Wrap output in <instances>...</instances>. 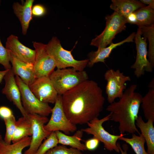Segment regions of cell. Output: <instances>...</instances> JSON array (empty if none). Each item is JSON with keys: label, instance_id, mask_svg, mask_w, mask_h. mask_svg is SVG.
Instances as JSON below:
<instances>
[{"label": "cell", "instance_id": "83f0119b", "mask_svg": "<svg viewBox=\"0 0 154 154\" xmlns=\"http://www.w3.org/2000/svg\"><path fill=\"white\" fill-rule=\"evenodd\" d=\"M58 143L55 132H52L46 139L41 143L35 154H45Z\"/></svg>", "mask_w": 154, "mask_h": 154}, {"label": "cell", "instance_id": "5b68a950", "mask_svg": "<svg viewBox=\"0 0 154 154\" xmlns=\"http://www.w3.org/2000/svg\"><path fill=\"white\" fill-rule=\"evenodd\" d=\"M106 27L103 32L93 39L90 45L95 46L98 49L106 47L112 42L117 34L125 30L126 19L118 13L114 12L111 15L105 17Z\"/></svg>", "mask_w": 154, "mask_h": 154}, {"label": "cell", "instance_id": "277c9868", "mask_svg": "<svg viewBox=\"0 0 154 154\" xmlns=\"http://www.w3.org/2000/svg\"><path fill=\"white\" fill-rule=\"evenodd\" d=\"M49 77L58 94L60 95L88 78L86 72L73 68L57 69Z\"/></svg>", "mask_w": 154, "mask_h": 154}, {"label": "cell", "instance_id": "7402d4cb", "mask_svg": "<svg viewBox=\"0 0 154 154\" xmlns=\"http://www.w3.org/2000/svg\"><path fill=\"white\" fill-rule=\"evenodd\" d=\"M32 134V125L30 120L23 116L16 121L12 142L15 143L25 137H31Z\"/></svg>", "mask_w": 154, "mask_h": 154}, {"label": "cell", "instance_id": "ffe728a7", "mask_svg": "<svg viewBox=\"0 0 154 154\" xmlns=\"http://www.w3.org/2000/svg\"><path fill=\"white\" fill-rule=\"evenodd\" d=\"M154 121L151 119L145 122L140 116H138L135 121L136 126L140 129L146 143L149 154H154Z\"/></svg>", "mask_w": 154, "mask_h": 154}, {"label": "cell", "instance_id": "d4e9b609", "mask_svg": "<svg viewBox=\"0 0 154 154\" xmlns=\"http://www.w3.org/2000/svg\"><path fill=\"white\" fill-rule=\"evenodd\" d=\"M141 107L145 118L154 121V88H149L143 97Z\"/></svg>", "mask_w": 154, "mask_h": 154}, {"label": "cell", "instance_id": "603a6c76", "mask_svg": "<svg viewBox=\"0 0 154 154\" xmlns=\"http://www.w3.org/2000/svg\"><path fill=\"white\" fill-rule=\"evenodd\" d=\"M31 139V137H26L10 144L6 143L3 139L0 140V154H22L23 149L29 146Z\"/></svg>", "mask_w": 154, "mask_h": 154}, {"label": "cell", "instance_id": "9a60e30c", "mask_svg": "<svg viewBox=\"0 0 154 154\" xmlns=\"http://www.w3.org/2000/svg\"><path fill=\"white\" fill-rule=\"evenodd\" d=\"M5 47L10 53L18 59L33 64L36 55L35 50L23 44L17 36L11 35L7 37Z\"/></svg>", "mask_w": 154, "mask_h": 154}, {"label": "cell", "instance_id": "ba28073f", "mask_svg": "<svg viewBox=\"0 0 154 154\" xmlns=\"http://www.w3.org/2000/svg\"><path fill=\"white\" fill-rule=\"evenodd\" d=\"M52 108L50 118L44 128L50 132L56 131H62L66 135L76 131L77 127L68 119L64 112L62 105V95H58Z\"/></svg>", "mask_w": 154, "mask_h": 154}, {"label": "cell", "instance_id": "f35d334b", "mask_svg": "<svg viewBox=\"0 0 154 154\" xmlns=\"http://www.w3.org/2000/svg\"><path fill=\"white\" fill-rule=\"evenodd\" d=\"M148 86L149 88H154V78L152 79V80L149 83Z\"/></svg>", "mask_w": 154, "mask_h": 154}, {"label": "cell", "instance_id": "d590c367", "mask_svg": "<svg viewBox=\"0 0 154 154\" xmlns=\"http://www.w3.org/2000/svg\"><path fill=\"white\" fill-rule=\"evenodd\" d=\"M116 144L119 149L121 154H128L127 151L129 149V146L127 143L123 144L122 148L119 142H117Z\"/></svg>", "mask_w": 154, "mask_h": 154}, {"label": "cell", "instance_id": "d6a6232c", "mask_svg": "<svg viewBox=\"0 0 154 154\" xmlns=\"http://www.w3.org/2000/svg\"><path fill=\"white\" fill-rule=\"evenodd\" d=\"M100 142V141L97 139L93 137L86 140L85 145L87 150L92 151L98 147Z\"/></svg>", "mask_w": 154, "mask_h": 154}, {"label": "cell", "instance_id": "ab89813d", "mask_svg": "<svg viewBox=\"0 0 154 154\" xmlns=\"http://www.w3.org/2000/svg\"><path fill=\"white\" fill-rule=\"evenodd\" d=\"M2 139V135L0 134V140Z\"/></svg>", "mask_w": 154, "mask_h": 154}, {"label": "cell", "instance_id": "e575fe53", "mask_svg": "<svg viewBox=\"0 0 154 154\" xmlns=\"http://www.w3.org/2000/svg\"><path fill=\"white\" fill-rule=\"evenodd\" d=\"M126 19L127 23L131 24L137 25V19L134 12L129 14L127 16Z\"/></svg>", "mask_w": 154, "mask_h": 154}, {"label": "cell", "instance_id": "ac0fdd59", "mask_svg": "<svg viewBox=\"0 0 154 154\" xmlns=\"http://www.w3.org/2000/svg\"><path fill=\"white\" fill-rule=\"evenodd\" d=\"M34 2V0H26L22 4L16 2L13 5L14 13L20 22L22 33L24 35L27 34L32 19V9Z\"/></svg>", "mask_w": 154, "mask_h": 154}, {"label": "cell", "instance_id": "30bf717a", "mask_svg": "<svg viewBox=\"0 0 154 154\" xmlns=\"http://www.w3.org/2000/svg\"><path fill=\"white\" fill-rule=\"evenodd\" d=\"M33 43L36 51L33 64L35 78L49 77L56 67L55 62L48 53L46 44L36 42Z\"/></svg>", "mask_w": 154, "mask_h": 154}, {"label": "cell", "instance_id": "44dd1931", "mask_svg": "<svg viewBox=\"0 0 154 154\" xmlns=\"http://www.w3.org/2000/svg\"><path fill=\"white\" fill-rule=\"evenodd\" d=\"M58 143L68 145L81 151L87 150L85 144L81 142L83 132L81 130L76 131L72 136H69L60 131H55Z\"/></svg>", "mask_w": 154, "mask_h": 154}, {"label": "cell", "instance_id": "484cf974", "mask_svg": "<svg viewBox=\"0 0 154 154\" xmlns=\"http://www.w3.org/2000/svg\"><path fill=\"white\" fill-rule=\"evenodd\" d=\"M142 35L148 40L149 49L147 53L148 60L153 68L154 67V24L138 27Z\"/></svg>", "mask_w": 154, "mask_h": 154}, {"label": "cell", "instance_id": "f1b7e54d", "mask_svg": "<svg viewBox=\"0 0 154 154\" xmlns=\"http://www.w3.org/2000/svg\"><path fill=\"white\" fill-rule=\"evenodd\" d=\"M6 128L4 140L8 144H11L15 128L16 120L13 115L11 117L4 119Z\"/></svg>", "mask_w": 154, "mask_h": 154}, {"label": "cell", "instance_id": "1f68e13d", "mask_svg": "<svg viewBox=\"0 0 154 154\" xmlns=\"http://www.w3.org/2000/svg\"><path fill=\"white\" fill-rule=\"evenodd\" d=\"M46 13V10L45 8L41 5L36 4L32 7V15L34 16H42L45 15Z\"/></svg>", "mask_w": 154, "mask_h": 154}, {"label": "cell", "instance_id": "8d00e7d4", "mask_svg": "<svg viewBox=\"0 0 154 154\" xmlns=\"http://www.w3.org/2000/svg\"><path fill=\"white\" fill-rule=\"evenodd\" d=\"M140 1L145 5H148V6L154 9V0H140Z\"/></svg>", "mask_w": 154, "mask_h": 154}, {"label": "cell", "instance_id": "52a82bcc", "mask_svg": "<svg viewBox=\"0 0 154 154\" xmlns=\"http://www.w3.org/2000/svg\"><path fill=\"white\" fill-rule=\"evenodd\" d=\"M15 78L20 91L22 105L26 113L47 117L51 113L52 110L48 104L39 100L18 76L15 75Z\"/></svg>", "mask_w": 154, "mask_h": 154}, {"label": "cell", "instance_id": "6da1fadb", "mask_svg": "<svg viewBox=\"0 0 154 154\" xmlns=\"http://www.w3.org/2000/svg\"><path fill=\"white\" fill-rule=\"evenodd\" d=\"M64 113L72 124L82 125L98 118L103 110L105 98L98 83L87 80L62 95Z\"/></svg>", "mask_w": 154, "mask_h": 154}, {"label": "cell", "instance_id": "4316f807", "mask_svg": "<svg viewBox=\"0 0 154 154\" xmlns=\"http://www.w3.org/2000/svg\"><path fill=\"white\" fill-rule=\"evenodd\" d=\"M118 140L125 141L130 145L136 154H149L145 150L144 144L145 141L141 134H139V136L135 133L132 134L131 138L122 136Z\"/></svg>", "mask_w": 154, "mask_h": 154}, {"label": "cell", "instance_id": "d6986e66", "mask_svg": "<svg viewBox=\"0 0 154 154\" xmlns=\"http://www.w3.org/2000/svg\"><path fill=\"white\" fill-rule=\"evenodd\" d=\"M111 9L125 19L130 14L145 6L141 1L135 0H112Z\"/></svg>", "mask_w": 154, "mask_h": 154}, {"label": "cell", "instance_id": "9c48e42d", "mask_svg": "<svg viewBox=\"0 0 154 154\" xmlns=\"http://www.w3.org/2000/svg\"><path fill=\"white\" fill-rule=\"evenodd\" d=\"M104 77L107 82L106 92L107 100L111 104L115 101L116 98L121 97L123 90L126 88V82L130 81L131 78L129 76L124 75L119 70H115L112 69L106 71Z\"/></svg>", "mask_w": 154, "mask_h": 154}, {"label": "cell", "instance_id": "cb8c5ba5", "mask_svg": "<svg viewBox=\"0 0 154 154\" xmlns=\"http://www.w3.org/2000/svg\"><path fill=\"white\" fill-rule=\"evenodd\" d=\"M138 27L147 26L154 24V9L149 6H145L134 12Z\"/></svg>", "mask_w": 154, "mask_h": 154}, {"label": "cell", "instance_id": "74e56055", "mask_svg": "<svg viewBox=\"0 0 154 154\" xmlns=\"http://www.w3.org/2000/svg\"><path fill=\"white\" fill-rule=\"evenodd\" d=\"M9 70H5L3 71H0V83L2 82L5 76Z\"/></svg>", "mask_w": 154, "mask_h": 154}, {"label": "cell", "instance_id": "4fadbf2b", "mask_svg": "<svg viewBox=\"0 0 154 154\" xmlns=\"http://www.w3.org/2000/svg\"><path fill=\"white\" fill-rule=\"evenodd\" d=\"M29 87L41 101L48 104L55 103L58 94L49 77L36 78Z\"/></svg>", "mask_w": 154, "mask_h": 154}, {"label": "cell", "instance_id": "8fae6325", "mask_svg": "<svg viewBox=\"0 0 154 154\" xmlns=\"http://www.w3.org/2000/svg\"><path fill=\"white\" fill-rule=\"evenodd\" d=\"M142 34L139 29H137L134 38L136 44L137 54L134 63L131 67L135 69L134 75L139 78L145 74V72H151L153 67L147 58V38L142 37Z\"/></svg>", "mask_w": 154, "mask_h": 154}, {"label": "cell", "instance_id": "8992f818", "mask_svg": "<svg viewBox=\"0 0 154 154\" xmlns=\"http://www.w3.org/2000/svg\"><path fill=\"white\" fill-rule=\"evenodd\" d=\"M111 116V113H110L108 115L100 119L98 117L95 118L87 123L88 127L82 129L81 130L88 134L93 135V137L103 143L104 147L106 149L110 151H115L119 153L120 150L116 144L117 141L120 137L126 134L112 135L104 129L103 124L104 122L110 120Z\"/></svg>", "mask_w": 154, "mask_h": 154}, {"label": "cell", "instance_id": "4dcf8cb0", "mask_svg": "<svg viewBox=\"0 0 154 154\" xmlns=\"http://www.w3.org/2000/svg\"><path fill=\"white\" fill-rule=\"evenodd\" d=\"M10 62L9 52L3 45L0 38V64L5 70H9L12 68Z\"/></svg>", "mask_w": 154, "mask_h": 154}, {"label": "cell", "instance_id": "3957f363", "mask_svg": "<svg viewBox=\"0 0 154 154\" xmlns=\"http://www.w3.org/2000/svg\"><path fill=\"white\" fill-rule=\"evenodd\" d=\"M46 48L48 53L54 59L57 69L71 67L77 71H82L84 70L89 61L88 59L75 60L71 51L64 49L60 40L56 37H53L46 44Z\"/></svg>", "mask_w": 154, "mask_h": 154}, {"label": "cell", "instance_id": "60d3db41", "mask_svg": "<svg viewBox=\"0 0 154 154\" xmlns=\"http://www.w3.org/2000/svg\"><path fill=\"white\" fill-rule=\"evenodd\" d=\"M1 0H0V4L1 3Z\"/></svg>", "mask_w": 154, "mask_h": 154}, {"label": "cell", "instance_id": "5bb4252c", "mask_svg": "<svg viewBox=\"0 0 154 154\" xmlns=\"http://www.w3.org/2000/svg\"><path fill=\"white\" fill-rule=\"evenodd\" d=\"M3 79L5 85L2 90V93L5 95L10 102H13L19 110L23 116L29 118L28 114L22 106L20 91L16 82L15 75L12 68L8 70Z\"/></svg>", "mask_w": 154, "mask_h": 154}, {"label": "cell", "instance_id": "e0dca14e", "mask_svg": "<svg viewBox=\"0 0 154 154\" xmlns=\"http://www.w3.org/2000/svg\"><path fill=\"white\" fill-rule=\"evenodd\" d=\"M135 34V33L133 32L126 38L119 42L116 43L112 42L108 47L98 49L96 51L90 52L88 54L89 61L87 65L90 67H92L97 62H101L104 63L106 59L109 57L114 48L125 43L133 42Z\"/></svg>", "mask_w": 154, "mask_h": 154}, {"label": "cell", "instance_id": "836d02e7", "mask_svg": "<svg viewBox=\"0 0 154 154\" xmlns=\"http://www.w3.org/2000/svg\"><path fill=\"white\" fill-rule=\"evenodd\" d=\"M11 110L5 106L0 107V117L3 120L11 117L13 115Z\"/></svg>", "mask_w": 154, "mask_h": 154}, {"label": "cell", "instance_id": "7c38bea8", "mask_svg": "<svg viewBox=\"0 0 154 154\" xmlns=\"http://www.w3.org/2000/svg\"><path fill=\"white\" fill-rule=\"evenodd\" d=\"M32 125V134L29 147L23 154H35L43 140L47 138L51 132L46 130L44 125L49 119L47 117L35 114H28Z\"/></svg>", "mask_w": 154, "mask_h": 154}, {"label": "cell", "instance_id": "f546056e", "mask_svg": "<svg viewBox=\"0 0 154 154\" xmlns=\"http://www.w3.org/2000/svg\"><path fill=\"white\" fill-rule=\"evenodd\" d=\"M45 154H86L72 147L68 148L66 145H57L49 150Z\"/></svg>", "mask_w": 154, "mask_h": 154}, {"label": "cell", "instance_id": "7a4b0ae2", "mask_svg": "<svg viewBox=\"0 0 154 154\" xmlns=\"http://www.w3.org/2000/svg\"><path fill=\"white\" fill-rule=\"evenodd\" d=\"M137 85L133 84L125 90L117 102L108 106L106 110L111 113L110 120L119 123L120 134L125 132L140 134L137 128L135 121L138 117L143 96L135 92Z\"/></svg>", "mask_w": 154, "mask_h": 154}, {"label": "cell", "instance_id": "2e32d148", "mask_svg": "<svg viewBox=\"0 0 154 154\" xmlns=\"http://www.w3.org/2000/svg\"><path fill=\"white\" fill-rule=\"evenodd\" d=\"M9 53L11 68L15 75L18 76L29 86L36 78L33 64L21 61Z\"/></svg>", "mask_w": 154, "mask_h": 154}]
</instances>
